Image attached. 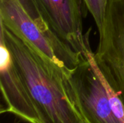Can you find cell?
<instances>
[{
  "instance_id": "1",
  "label": "cell",
  "mask_w": 124,
  "mask_h": 123,
  "mask_svg": "<svg viewBox=\"0 0 124 123\" xmlns=\"http://www.w3.org/2000/svg\"><path fill=\"white\" fill-rule=\"evenodd\" d=\"M0 37L11 52L41 123H81L68 96L63 71L1 23Z\"/></svg>"
},
{
  "instance_id": "2",
  "label": "cell",
  "mask_w": 124,
  "mask_h": 123,
  "mask_svg": "<svg viewBox=\"0 0 124 123\" xmlns=\"http://www.w3.org/2000/svg\"><path fill=\"white\" fill-rule=\"evenodd\" d=\"M68 96L88 123H121L113 109L105 75L94 53L87 51L74 67L64 72Z\"/></svg>"
},
{
  "instance_id": "3",
  "label": "cell",
  "mask_w": 124,
  "mask_h": 123,
  "mask_svg": "<svg viewBox=\"0 0 124 123\" xmlns=\"http://www.w3.org/2000/svg\"><path fill=\"white\" fill-rule=\"evenodd\" d=\"M0 23L63 72L76 66L84 56L45 31L20 0H0Z\"/></svg>"
},
{
  "instance_id": "4",
  "label": "cell",
  "mask_w": 124,
  "mask_h": 123,
  "mask_svg": "<svg viewBox=\"0 0 124 123\" xmlns=\"http://www.w3.org/2000/svg\"><path fill=\"white\" fill-rule=\"evenodd\" d=\"M43 22L64 43L80 55L90 46L84 33V0H32Z\"/></svg>"
},
{
  "instance_id": "5",
  "label": "cell",
  "mask_w": 124,
  "mask_h": 123,
  "mask_svg": "<svg viewBox=\"0 0 124 123\" xmlns=\"http://www.w3.org/2000/svg\"><path fill=\"white\" fill-rule=\"evenodd\" d=\"M0 83L1 94L7 105L1 113L9 112L26 123H41L22 75L1 37Z\"/></svg>"
},
{
  "instance_id": "6",
  "label": "cell",
  "mask_w": 124,
  "mask_h": 123,
  "mask_svg": "<svg viewBox=\"0 0 124 123\" xmlns=\"http://www.w3.org/2000/svg\"><path fill=\"white\" fill-rule=\"evenodd\" d=\"M109 0H84L86 8L93 17L98 32H100Z\"/></svg>"
},
{
  "instance_id": "7",
  "label": "cell",
  "mask_w": 124,
  "mask_h": 123,
  "mask_svg": "<svg viewBox=\"0 0 124 123\" xmlns=\"http://www.w3.org/2000/svg\"><path fill=\"white\" fill-rule=\"evenodd\" d=\"M81 123H87V122H86V121H85V120L81 117Z\"/></svg>"
},
{
  "instance_id": "8",
  "label": "cell",
  "mask_w": 124,
  "mask_h": 123,
  "mask_svg": "<svg viewBox=\"0 0 124 123\" xmlns=\"http://www.w3.org/2000/svg\"></svg>"
}]
</instances>
